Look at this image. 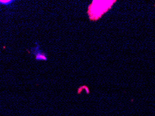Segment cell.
I'll return each mask as SVG.
<instances>
[{
	"label": "cell",
	"instance_id": "7a4b0ae2",
	"mask_svg": "<svg viewBox=\"0 0 155 116\" xmlns=\"http://www.w3.org/2000/svg\"><path fill=\"white\" fill-rule=\"evenodd\" d=\"M11 2V1H0V4H10Z\"/></svg>",
	"mask_w": 155,
	"mask_h": 116
},
{
	"label": "cell",
	"instance_id": "6da1fadb",
	"mask_svg": "<svg viewBox=\"0 0 155 116\" xmlns=\"http://www.w3.org/2000/svg\"><path fill=\"white\" fill-rule=\"evenodd\" d=\"M32 52H35L33 53L36 56V60H46V56H45V54H43L41 51H40L38 45L36 46V49L32 48Z\"/></svg>",
	"mask_w": 155,
	"mask_h": 116
}]
</instances>
